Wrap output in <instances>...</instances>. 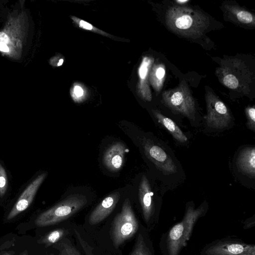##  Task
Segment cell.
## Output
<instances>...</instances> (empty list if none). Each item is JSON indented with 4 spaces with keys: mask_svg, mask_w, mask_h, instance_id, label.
<instances>
[{
    "mask_svg": "<svg viewBox=\"0 0 255 255\" xmlns=\"http://www.w3.org/2000/svg\"><path fill=\"white\" fill-rule=\"evenodd\" d=\"M238 163L244 172L254 177L255 174V147H247L242 150L239 156Z\"/></svg>",
    "mask_w": 255,
    "mask_h": 255,
    "instance_id": "obj_18",
    "label": "cell"
},
{
    "mask_svg": "<svg viewBox=\"0 0 255 255\" xmlns=\"http://www.w3.org/2000/svg\"><path fill=\"white\" fill-rule=\"evenodd\" d=\"M59 255H81L80 252L72 244L65 240L62 244Z\"/></svg>",
    "mask_w": 255,
    "mask_h": 255,
    "instance_id": "obj_22",
    "label": "cell"
},
{
    "mask_svg": "<svg viewBox=\"0 0 255 255\" xmlns=\"http://www.w3.org/2000/svg\"><path fill=\"white\" fill-rule=\"evenodd\" d=\"M46 176V173L39 174L27 186L9 213L7 220L13 219L30 206Z\"/></svg>",
    "mask_w": 255,
    "mask_h": 255,
    "instance_id": "obj_11",
    "label": "cell"
},
{
    "mask_svg": "<svg viewBox=\"0 0 255 255\" xmlns=\"http://www.w3.org/2000/svg\"><path fill=\"white\" fill-rule=\"evenodd\" d=\"M3 255H11L9 253H6L4 254Z\"/></svg>",
    "mask_w": 255,
    "mask_h": 255,
    "instance_id": "obj_33",
    "label": "cell"
},
{
    "mask_svg": "<svg viewBox=\"0 0 255 255\" xmlns=\"http://www.w3.org/2000/svg\"><path fill=\"white\" fill-rule=\"evenodd\" d=\"M150 184L143 175L139 186L138 196L142 216L148 232L154 229L159 223V212L153 198Z\"/></svg>",
    "mask_w": 255,
    "mask_h": 255,
    "instance_id": "obj_8",
    "label": "cell"
},
{
    "mask_svg": "<svg viewBox=\"0 0 255 255\" xmlns=\"http://www.w3.org/2000/svg\"><path fill=\"white\" fill-rule=\"evenodd\" d=\"M200 255H255V245L241 239L227 237L206 244Z\"/></svg>",
    "mask_w": 255,
    "mask_h": 255,
    "instance_id": "obj_7",
    "label": "cell"
},
{
    "mask_svg": "<svg viewBox=\"0 0 255 255\" xmlns=\"http://www.w3.org/2000/svg\"><path fill=\"white\" fill-rule=\"evenodd\" d=\"M223 6L224 12L232 20L247 26H255V17L252 12L236 4H225Z\"/></svg>",
    "mask_w": 255,
    "mask_h": 255,
    "instance_id": "obj_14",
    "label": "cell"
},
{
    "mask_svg": "<svg viewBox=\"0 0 255 255\" xmlns=\"http://www.w3.org/2000/svg\"><path fill=\"white\" fill-rule=\"evenodd\" d=\"M153 62L152 58L148 57H144L138 70L140 95L144 100L147 101H150L151 100V94L147 83V76Z\"/></svg>",
    "mask_w": 255,
    "mask_h": 255,
    "instance_id": "obj_16",
    "label": "cell"
},
{
    "mask_svg": "<svg viewBox=\"0 0 255 255\" xmlns=\"http://www.w3.org/2000/svg\"><path fill=\"white\" fill-rule=\"evenodd\" d=\"M209 18L201 11L190 7L174 5L165 14V23L171 31L182 36L197 38L209 26Z\"/></svg>",
    "mask_w": 255,
    "mask_h": 255,
    "instance_id": "obj_2",
    "label": "cell"
},
{
    "mask_svg": "<svg viewBox=\"0 0 255 255\" xmlns=\"http://www.w3.org/2000/svg\"><path fill=\"white\" fill-rule=\"evenodd\" d=\"M220 82L227 88L248 94L254 79V76L247 65L236 58L222 61L216 70Z\"/></svg>",
    "mask_w": 255,
    "mask_h": 255,
    "instance_id": "obj_3",
    "label": "cell"
},
{
    "mask_svg": "<svg viewBox=\"0 0 255 255\" xmlns=\"http://www.w3.org/2000/svg\"><path fill=\"white\" fill-rule=\"evenodd\" d=\"M75 232L86 254L87 255H97L93 253L92 249L90 248V246L81 238L79 234L76 230H75Z\"/></svg>",
    "mask_w": 255,
    "mask_h": 255,
    "instance_id": "obj_24",
    "label": "cell"
},
{
    "mask_svg": "<svg viewBox=\"0 0 255 255\" xmlns=\"http://www.w3.org/2000/svg\"><path fill=\"white\" fill-rule=\"evenodd\" d=\"M139 227L130 201L126 199L121 211L117 215L113 223L112 238L114 245L119 247L137 233Z\"/></svg>",
    "mask_w": 255,
    "mask_h": 255,
    "instance_id": "obj_5",
    "label": "cell"
},
{
    "mask_svg": "<svg viewBox=\"0 0 255 255\" xmlns=\"http://www.w3.org/2000/svg\"><path fill=\"white\" fill-rule=\"evenodd\" d=\"M120 198V194L118 192H114L104 198L90 214L89 224H98L107 218L113 211Z\"/></svg>",
    "mask_w": 255,
    "mask_h": 255,
    "instance_id": "obj_13",
    "label": "cell"
},
{
    "mask_svg": "<svg viewBox=\"0 0 255 255\" xmlns=\"http://www.w3.org/2000/svg\"><path fill=\"white\" fill-rule=\"evenodd\" d=\"M150 81L154 90L159 92L162 88L165 77V67L162 63L154 64L150 73Z\"/></svg>",
    "mask_w": 255,
    "mask_h": 255,
    "instance_id": "obj_19",
    "label": "cell"
},
{
    "mask_svg": "<svg viewBox=\"0 0 255 255\" xmlns=\"http://www.w3.org/2000/svg\"><path fill=\"white\" fill-rule=\"evenodd\" d=\"M78 24L79 26L83 29L90 30L95 29L94 27L91 24L83 20H78Z\"/></svg>",
    "mask_w": 255,
    "mask_h": 255,
    "instance_id": "obj_25",
    "label": "cell"
},
{
    "mask_svg": "<svg viewBox=\"0 0 255 255\" xmlns=\"http://www.w3.org/2000/svg\"><path fill=\"white\" fill-rule=\"evenodd\" d=\"M74 95L76 97H81L83 94V91L80 86H75L74 88Z\"/></svg>",
    "mask_w": 255,
    "mask_h": 255,
    "instance_id": "obj_27",
    "label": "cell"
},
{
    "mask_svg": "<svg viewBox=\"0 0 255 255\" xmlns=\"http://www.w3.org/2000/svg\"><path fill=\"white\" fill-rule=\"evenodd\" d=\"M248 119V126L252 130L255 129V107H248L245 110Z\"/></svg>",
    "mask_w": 255,
    "mask_h": 255,
    "instance_id": "obj_23",
    "label": "cell"
},
{
    "mask_svg": "<svg viewBox=\"0 0 255 255\" xmlns=\"http://www.w3.org/2000/svg\"><path fill=\"white\" fill-rule=\"evenodd\" d=\"M164 104L172 110L192 119L195 113V100L184 81L176 88L162 92Z\"/></svg>",
    "mask_w": 255,
    "mask_h": 255,
    "instance_id": "obj_6",
    "label": "cell"
},
{
    "mask_svg": "<svg viewBox=\"0 0 255 255\" xmlns=\"http://www.w3.org/2000/svg\"><path fill=\"white\" fill-rule=\"evenodd\" d=\"M152 112L158 122L169 131L176 140L181 143L187 141V136L174 121L157 111H153Z\"/></svg>",
    "mask_w": 255,
    "mask_h": 255,
    "instance_id": "obj_17",
    "label": "cell"
},
{
    "mask_svg": "<svg viewBox=\"0 0 255 255\" xmlns=\"http://www.w3.org/2000/svg\"><path fill=\"white\" fill-rule=\"evenodd\" d=\"M128 150V148L122 142H117L112 144L104 153V165L110 171L119 170L123 165L125 154Z\"/></svg>",
    "mask_w": 255,
    "mask_h": 255,
    "instance_id": "obj_12",
    "label": "cell"
},
{
    "mask_svg": "<svg viewBox=\"0 0 255 255\" xmlns=\"http://www.w3.org/2000/svg\"><path fill=\"white\" fill-rule=\"evenodd\" d=\"M66 233L67 231L64 229L54 230L45 235L41 240V243L47 246L51 245L62 239L66 236Z\"/></svg>",
    "mask_w": 255,
    "mask_h": 255,
    "instance_id": "obj_20",
    "label": "cell"
},
{
    "mask_svg": "<svg viewBox=\"0 0 255 255\" xmlns=\"http://www.w3.org/2000/svg\"><path fill=\"white\" fill-rule=\"evenodd\" d=\"M87 199L84 195H71L41 213L36 218L35 224L38 227H45L58 223L77 212L87 204Z\"/></svg>",
    "mask_w": 255,
    "mask_h": 255,
    "instance_id": "obj_4",
    "label": "cell"
},
{
    "mask_svg": "<svg viewBox=\"0 0 255 255\" xmlns=\"http://www.w3.org/2000/svg\"><path fill=\"white\" fill-rule=\"evenodd\" d=\"M9 41L8 36L3 32H0V43H7Z\"/></svg>",
    "mask_w": 255,
    "mask_h": 255,
    "instance_id": "obj_28",
    "label": "cell"
},
{
    "mask_svg": "<svg viewBox=\"0 0 255 255\" xmlns=\"http://www.w3.org/2000/svg\"><path fill=\"white\" fill-rule=\"evenodd\" d=\"M20 255H28L27 252H23L22 254H20Z\"/></svg>",
    "mask_w": 255,
    "mask_h": 255,
    "instance_id": "obj_32",
    "label": "cell"
},
{
    "mask_svg": "<svg viewBox=\"0 0 255 255\" xmlns=\"http://www.w3.org/2000/svg\"><path fill=\"white\" fill-rule=\"evenodd\" d=\"M208 125L216 128L227 127L231 120L230 112L224 104L212 92L206 90L205 94Z\"/></svg>",
    "mask_w": 255,
    "mask_h": 255,
    "instance_id": "obj_9",
    "label": "cell"
},
{
    "mask_svg": "<svg viewBox=\"0 0 255 255\" xmlns=\"http://www.w3.org/2000/svg\"><path fill=\"white\" fill-rule=\"evenodd\" d=\"M130 255H155L148 231L142 225L140 226L134 246Z\"/></svg>",
    "mask_w": 255,
    "mask_h": 255,
    "instance_id": "obj_15",
    "label": "cell"
},
{
    "mask_svg": "<svg viewBox=\"0 0 255 255\" xmlns=\"http://www.w3.org/2000/svg\"><path fill=\"white\" fill-rule=\"evenodd\" d=\"M8 186V181L6 172L0 163V197H2L5 195Z\"/></svg>",
    "mask_w": 255,
    "mask_h": 255,
    "instance_id": "obj_21",
    "label": "cell"
},
{
    "mask_svg": "<svg viewBox=\"0 0 255 255\" xmlns=\"http://www.w3.org/2000/svg\"><path fill=\"white\" fill-rule=\"evenodd\" d=\"M188 1H189V0H176V2L178 4H183V3L184 4L185 3H186Z\"/></svg>",
    "mask_w": 255,
    "mask_h": 255,
    "instance_id": "obj_30",
    "label": "cell"
},
{
    "mask_svg": "<svg viewBox=\"0 0 255 255\" xmlns=\"http://www.w3.org/2000/svg\"><path fill=\"white\" fill-rule=\"evenodd\" d=\"M63 60L62 59H60V60H59V62H58V65H58V66H60V65H61L62 64V63H63Z\"/></svg>",
    "mask_w": 255,
    "mask_h": 255,
    "instance_id": "obj_31",
    "label": "cell"
},
{
    "mask_svg": "<svg viewBox=\"0 0 255 255\" xmlns=\"http://www.w3.org/2000/svg\"><path fill=\"white\" fill-rule=\"evenodd\" d=\"M243 228L244 229H249L252 227H254L255 226V221L254 219L252 220L250 219H248L245 221L243 222Z\"/></svg>",
    "mask_w": 255,
    "mask_h": 255,
    "instance_id": "obj_26",
    "label": "cell"
},
{
    "mask_svg": "<svg viewBox=\"0 0 255 255\" xmlns=\"http://www.w3.org/2000/svg\"><path fill=\"white\" fill-rule=\"evenodd\" d=\"M143 145L146 156L164 173L172 174L177 172L175 164L161 147L149 139H146Z\"/></svg>",
    "mask_w": 255,
    "mask_h": 255,
    "instance_id": "obj_10",
    "label": "cell"
},
{
    "mask_svg": "<svg viewBox=\"0 0 255 255\" xmlns=\"http://www.w3.org/2000/svg\"><path fill=\"white\" fill-rule=\"evenodd\" d=\"M207 204L203 203L197 208L188 204L181 220L163 233L159 242L161 255H180L187 246L198 221L207 213Z\"/></svg>",
    "mask_w": 255,
    "mask_h": 255,
    "instance_id": "obj_1",
    "label": "cell"
},
{
    "mask_svg": "<svg viewBox=\"0 0 255 255\" xmlns=\"http://www.w3.org/2000/svg\"><path fill=\"white\" fill-rule=\"evenodd\" d=\"M0 51L4 52H8L9 48L6 44L0 43Z\"/></svg>",
    "mask_w": 255,
    "mask_h": 255,
    "instance_id": "obj_29",
    "label": "cell"
}]
</instances>
